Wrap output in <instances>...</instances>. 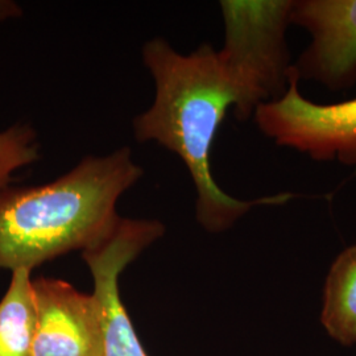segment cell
<instances>
[{
    "mask_svg": "<svg viewBox=\"0 0 356 356\" xmlns=\"http://www.w3.org/2000/svg\"><path fill=\"white\" fill-rule=\"evenodd\" d=\"M143 63L152 74L156 95L134 120L135 138L156 141L182 160L195 189V219L204 231L225 232L254 206L291 198L282 194L242 201L222 191L213 177L211 147L229 108L247 120L269 102L267 91L245 67L209 44L181 54L159 38L144 45Z\"/></svg>",
    "mask_w": 356,
    "mask_h": 356,
    "instance_id": "cell-1",
    "label": "cell"
},
{
    "mask_svg": "<svg viewBox=\"0 0 356 356\" xmlns=\"http://www.w3.org/2000/svg\"><path fill=\"white\" fill-rule=\"evenodd\" d=\"M143 176L128 148L88 156L64 176L38 186L0 191V270H33L103 241L116 204Z\"/></svg>",
    "mask_w": 356,
    "mask_h": 356,
    "instance_id": "cell-2",
    "label": "cell"
},
{
    "mask_svg": "<svg viewBox=\"0 0 356 356\" xmlns=\"http://www.w3.org/2000/svg\"><path fill=\"white\" fill-rule=\"evenodd\" d=\"M252 118L259 131L277 147L318 163L356 166V98L337 103L307 99L293 65L284 95L260 104Z\"/></svg>",
    "mask_w": 356,
    "mask_h": 356,
    "instance_id": "cell-3",
    "label": "cell"
},
{
    "mask_svg": "<svg viewBox=\"0 0 356 356\" xmlns=\"http://www.w3.org/2000/svg\"><path fill=\"white\" fill-rule=\"evenodd\" d=\"M164 234L160 220L119 216L103 241L82 252L102 312L103 356H148L122 300L119 280L124 269Z\"/></svg>",
    "mask_w": 356,
    "mask_h": 356,
    "instance_id": "cell-4",
    "label": "cell"
},
{
    "mask_svg": "<svg viewBox=\"0 0 356 356\" xmlns=\"http://www.w3.org/2000/svg\"><path fill=\"white\" fill-rule=\"evenodd\" d=\"M293 0H223L222 51L254 74L272 101L288 88L292 67L286 44ZM270 101V102H272Z\"/></svg>",
    "mask_w": 356,
    "mask_h": 356,
    "instance_id": "cell-5",
    "label": "cell"
},
{
    "mask_svg": "<svg viewBox=\"0 0 356 356\" xmlns=\"http://www.w3.org/2000/svg\"><path fill=\"white\" fill-rule=\"evenodd\" d=\"M291 26L310 41L293 69L301 81L330 91L356 85V0H293Z\"/></svg>",
    "mask_w": 356,
    "mask_h": 356,
    "instance_id": "cell-6",
    "label": "cell"
},
{
    "mask_svg": "<svg viewBox=\"0 0 356 356\" xmlns=\"http://www.w3.org/2000/svg\"><path fill=\"white\" fill-rule=\"evenodd\" d=\"M32 285L33 356H103L102 312L95 296L51 277H38Z\"/></svg>",
    "mask_w": 356,
    "mask_h": 356,
    "instance_id": "cell-7",
    "label": "cell"
},
{
    "mask_svg": "<svg viewBox=\"0 0 356 356\" xmlns=\"http://www.w3.org/2000/svg\"><path fill=\"white\" fill-rule=\"evenodd\" d=\"M321 325L337 343L356 344V243L334 259L325 279Z\"/></svg>",
    "mask_w": 356,
    "mask_h": 356,
    "instance_id": "cell-8",
    "label": "cell"
},
{
    "mask_svg": "<svg viewBox=\"0 0 356 356\" xmlns=\"http://www.w3.org/2000/svg\"><path fill=\"white\" fill-rule=\"evenodd\" d=\"M31 270L16 269L0 300V356H33L36 304Z\"/></svg>",
    "mask_w": 356,
    "mask_h": 356,
    "instance_id": "cell-9",
    "label": "cell"
},
{
    "mask_svg": "<svg viewBox=\"0 0 356 356\" xmlns=\"http://www.w3.org/2000/svg\"><path fill=\"white\" fill-rule=\"evenodd\" d=\"M36 134L26 126L0 132V191L10 186L15 170L38 160Z\"/></svg>",
    "mask_w": 356,
    "mask_h": 356,
    "instance_id": "cell-10",
    "label": "cell"
}]
</instances>
